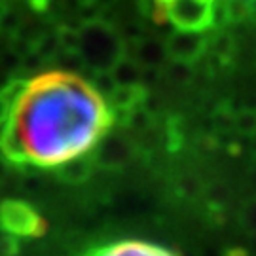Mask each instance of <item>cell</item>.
I'll use <instances>...</instances> for the list:
<instances>
[{
    "mask_svg": "<svg viewBox=\"0 0 256 256\" xmlns=\"http://www.w3.org/2000/svg\"><path fill=\"white\" fill-rule=\"evenodd\" d=\"M0 95L8 102L0 118V152L16 164L57 169L90 156L116 122L93 84L66 70L12 80Z\"/></svg>",
    "mask_w": 256,
    "mask_h": 256,
    "instance_id": "6da1fadb",
    "label": "cell"
},
{
    "mask_svg": "<svg viewBox=\"0 0 256 256\" xmlns=\"http://www.w3.org/2000/svg\"><path fill=\"white\" fill-rule=\"evenodd\" d=\"M78 52L86 66H92L93 72L110 70L120 57L126 55V40L106 21L92 19L80 27Z\"/></svg>",
    "mask_w": 256,
    "mask_h": 256,
    "instance_id": "7a4b0ae2",
    "label": "cell"
},
{
    "mask_svg": "<svg viewBox=\"0 0 256 256\" xmlns=\"http://www.w3.org/2000/svg\"><path fill=\"white\" fill-rule=\"evenodd\" d=\"M167 14L174 28L205 32L212 28L214 0H169Z\"/></svg>",
    "mask_w": 256,
    "mask_h": 256,
    "instance_id": "3957f363",
    "label": "cell"
},
{
    "mask_svg": "<svg viewBox=\"0 0 256 256\" xmlns=\"http://www.w3.org/2000/svg\"><path fill=\"white\" fill-rule=\"evenodd\" d=\"M0 230L14 238H30L44 234L46 222L25 202H4L0 203Z\"/></svg>",
    "mask_w": 256,
    "mask_h": 256,
    "instance_id": "277c9868",
    "label": "cell"
},
{
    "mask_svg": "<svg viewBox=\"0 0 256 256\" xmlns=\"http://www.w3.org/2000/svg\"><path fill=\"white\" fill-rule=\"evenodd\" d=\"M207 46H209V40L202 32H194V30L176 28L165 40L167 57L169 61H176V63L194 64L203 57V54L207 52Z\"/></svg>",
    "mask_w": 256,
    "mask_h": 256,
    "instance_id": "5b68a950",
    "label": "cell"
},
{
    "mask_svg": "<svg viewBox=\"0 0 256 256\" xmlns=\"http://www.w3.org/2000/svg\"><path fill=\"white\" fill-rule=\"evenodd\" d=\"M126 55L135 59L142 68H162L169 59L165 42L156 38H135L126 42Z\"/></svg>",
    "mask_w": 256,
    "mask_h": 256,
    "instance_id": "8992f818",
    "label": "cell"
},
{
    "mask_svg": "<svg viewBox=\"0 0 256 256\" xmlns=\"http://www.w3.org/2000/svg\"><path fill=\"white\" fill-rule=\"evenodd\" d=\"M129 158H131V144L126 138L118 135H108V133L101 138V142L92 152L93 164L99 167H108V169L126 165Z\"/></svg>",
    "mask_w": 256,
    "mask_h": 256,
    "instance_id": "52a82bcc",
    "label": "cell"
},
{
    "mask_svg": "<svg viewBox=\"0 0 256 256\" xmlns=\"http://www.w3.org/2000/svg\"><path fill=\"white\" fill-rule=\"evenodd\" d=\"M146 97L148 92L142 84H118L114 88V92L106 97V101H108L110 108L114 112V118H116V114L122 112L124 114V122H126L129 112L138 108V106H142L144 101H146Z\"/></svg>",
    "mask_w": 256,
    "mask_h": 256,
    "instance_id": "ba28073f",
    "label": "cell"
},
{
    "mask_svg": "<svg viewBox=\"0 0 256 256\" xmlns=\"http://www.w3.org/2000/svg\"><path fill=\"white\" fill-rule=\"evenodd\" d=\"M92 256H176L174 252L167 250V248L154 245V243H146V241H135V239H128V241H118L106 247H101L95 250Z\"/></svg>",
    "mask_w": 256,
    "mask_h": 256,
    "instance_id": "9c48e42d",
    "label": "cell"
},
{
    "mask_svg": "<svg viewBox=\"0 0 256 256\" xmlns=\"http://www.w3.org/2000/svg\"><path fill=\"white\" fill-rule=\"evenodd\" d=\"M236 54H238V42H236L234 34L220 32L210 40V61L220 64L222 68L232 64Z\"/></svg>",
    "mask_w": 256,
    "mask_h": 256,
    "instance_id": "30bf717a",
    "label": "cell"
},
{
    "mask_svg": "<svg viewBox=\"0 0 256 256\" xmlns=\"http://www.w3.org/2000/svg\"><path fill=\"white\" fill-rule=\"evenodd\" d=\"M93 167H95V164H93L92 154H90V156H82V158H76V160L66 162V164H63L61 167H57V171H59V176L63 178L64 182L80 184L90 178Z\"/></svg>",
    "mask_w": 256,
    "mask_h": 256,
    "instance_id": "8fae6325",
    "label": "cell"
},
{
    "mask_svg": "<svg viewBox=\"0 0 256 256\" xmlns=\"http://www.w3.org/2000/svg\"><path fill=\"white\" fill-rule=\"evenodd\" d=\"M110 72L114 76L116 84H140L142 82V74L144 68L128 55L120 57L118 61L114 63V66L110 68Z\"/></svg>",
    "mask_w": 256,
    "mask_h": 256,
    "instance_id": "7c38bea8",
    "label": "cell"
},
{
    "mask_svg": "<svg viewBox=\"0 0 256 256\" xmlns=\"http://www.w3.org/2000/svg\"><path fill=\"white\" fill-rule=\"evenodd\" d=\"M234 129L239 131L245 137H254L256 135V110L243 108L236 112L234 118Z\"/></svg>",
    "mask_w": 256,
    "mask_h": 256,
    "instance_id": "4fadbf2b",
    "label": "cell"
},
{
    "mask_svg": "<svg viewBox=\"0 0 256 256\" xmlns=\"http://www.w3.org/2000/svg\"><path fill=\"white\" fill-rule=\"evenodd\" d=\"M165 76H167L171 82H176V84L190 82L194 76V68H192V64H188V63H176V61H171L169 68L165 70Z\"/></svg>",
    "mask_w": 256,
    "mask_h": 256,
    "instance_id": "5bb4252c",
    "label": "cell"
},
{
    "mask_svg": "<svg viewBox=\"0 0 256 256\" xmlns=\"http://www.w3.org/2000/svg\"><path fill=\"white\" fill-rule=\"evenodd\" d=\"M245 222L252 230H256V202L252 205H248L247 210H245Z\"/></svg>",
    "mask_w": 256,
    "mask_h": 256,
    "instance_id": "9a60e30c",
    "label": "cell"
},
{
    "mask_svg": "<svg viewBox=\"0 0 256 256\" xmlns=\"http://www.w3.org/2000/svg\"><path fill=\"white\" fill-rule=\"evenodd\" d=\"M27 2H28V6L34 10V12H46L52 0H27Z\"/></svg>",
    "mask_w": 256,
    "mask_h": 256,
    "instance_id": "2e32d148",
    "label": "cell"
},
{
    "mask_svg": "<svg viewBox=\"0 0 256 256\" xmlns=\"http://www.w3.org/2000/svg\"><path fill=\"white\" fill-rule=\"evenodd\" d=\"M6 176H8V160L0 158V184L6 180Z\"/></svg>",
    "mask_w": 256,
    "mask_h": 256,
    "instance_id": "e0dca14e",
    "label": "cell"
},
{
    "mask_svg": "<svg viewBox=\"0 0 256 256\" xmlns=\"http://www.w3.org/2000/svg\"><path fill=\"white\" fill-rule=\"evenodd\" d=\"M6 110H8V102L4 101V97L0 95V118H2L4 114H6Z\"/></svg>",
    "mask_w": 256,
    "mask_h": 256,
    "instance_id": "ac0fdd59",
    "label": "cell"
},
{
    "mask_svg": "<svg viewBox=\"0 0 256 256\" xmlns=\"http://www.w3.org/2000/svg\"><path fill=\"white\" fill-rule=\"evenodd\" d=\"M162 2H165V4H167V2H169V0H162Z\"/></svg>",
    "mask_w": 256,
    "mask_h": 256,
    "instance_id": "d6986e66",
    "label": "cell"
}]
</instances>
